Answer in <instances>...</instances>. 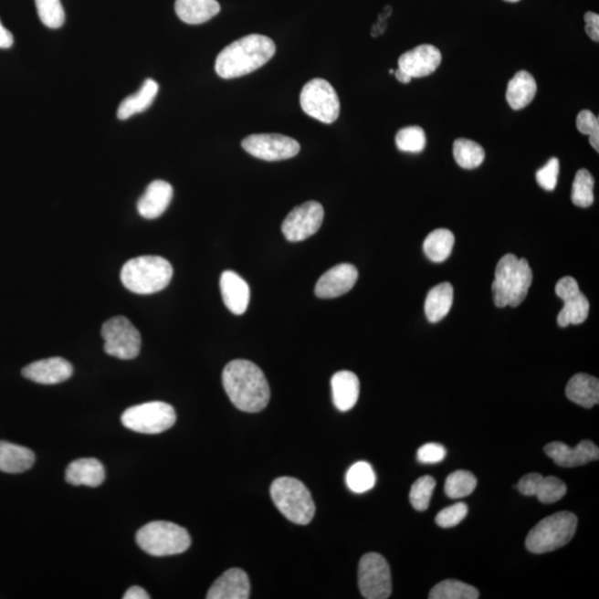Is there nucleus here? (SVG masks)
Masks as SVG:
<instances>
[{
    "instance_id": "obj_1",
    "label": "nucleus",
    "mask_w": 599,
    "mask_h": 599,
    "mask_svg": "<svg viewBox=\"0 0 599 599\" xmlns=\"http://www.w3.org/2000/svg\"><path fill=\"white\" fill-rule=\"evenodd\" d=\"M222 384L230 401L241 411L260 412L270 401V386L266 375L250 361L235 360L226 364Z\"/></svg>"
},
{
    "instance_id": "obj_2",
    "label": "nucleus",
    "mask_w": 599,
    "mask_h": 599,
    "mask_svg": "<svg viewBox=\"0 0 599 599\" xmlns=\"http://www.w3.org/2000/svg\"><path fill=\"white\" fill-rule=\"evenodd\" d=\"M276 54V44L267 36L247 35L226 46L216 57L215 72L221 79H235L251 74Z\"/></svg>"
},
{
    "instance_id": "obj_3",
    "label": "nucleus",
    "mask_w": 599,
    "mask_h": 599,
    "mask_svg": "<svg viewBox=\"0 0 599 599\" xmlns=\"http://www.w3.org/2000/svg\"><path fill=\"white\" fill-rule=\"evenodd\" d=\"M173 276L170 262L163 257L142 256L133 257L123 265L121 278L129 291L137 294H152L168 287Z\"/></svg>"
},
{
    "instance_id": "obj_4",
    "label": "nucleus",
    "mask_w": 599,
    "mask_h": 599,
    "mask_svg": "<svg viewBox=\"0 0 599 599\" xmlns=\"http://www.w3.org/2000/svg\"><path fill=\"white\" fill-rule=\"evenodd\" d=\"M271 499L292 523L307 525L316 514V504L306 485L293 478H278L271 485Z\"/></svg>"
},
{
    "instance_id": "obj_5",
    "label": "nucleus",
    "mask_w": 599,
    "mask_h": 599,
    "mask_svg": "<svg viewBox=\"0 0 599 599\" xmlns=\"http://www.w3.org/2000/svg\"><path fill=\"white\" fill-rule=\"evenodd\" d=\"M137 544L156 557L182 554L191 545L188 531L170 521H152L138 531Z\"/></svg>"
},
{
    "instance_id": "obj_6",
    "label": "nucleus",
    "mask_w": 599,
    "mask_h": 599,
    "mask_svg": "<svg viewBox=\"0 0 599 599\" xmlns=\"http://www.w3.org/2000/svg\"><path fill=\"white\" fill-rule=\"evenodd\" d=\"M577 516L559 512L541 520L526 537V549L534 554H544L567 545L577 530Z\"/></svg>"
},
{
    "instance_id": "obj_7",
    "label": "nucleus",
    "mask_w": 599,
    "mask_h": 599,
    "mask_svg": "<svg viewBox=\"0 0 599 599\" xmlns=\"http://www.w3.org/2000/svg\"><path fill=\"white\" fill-rule=\"evenodd\" d=\"M177 415L173 407L160 401L129 407L121 415L123 426L142 434L163 433L173 427Z\"/></svg>"
},
{
    "instance_id": "obj_8",
    "label": "nucleus",
    "mask_w": 599,
    "mask_h": 599,
    "mask_svg": "<svg viewBox=\"0 0 599 599\" xmlns=\"http://www.w3.org/2000/svg\"><path fill=\"white\" fill-rule=\"evenodd\" d=\"M105 352L121 360H132L141 353L142 335L125 317H115L102 325Z\"/></svg>"
},
{
    "instance_id": "obj_9",
    "label": "nucleus",
    "mask_w": 599,
    "mask_h": 599,
    "mask_svg": "<svg viewBox=\"0 0 599 599\" xmlns=\"http://www.w3.org/2000/svg\"><path fill=\"white\" fill-rule=\"evenodd\" d=\"M300 103L308 116L323 123H333L340 115V100L329 81L316 79L303 87Z\"/></svg>"
},
{
    "instance_id": "obj_10",
    "label": "nucleus",
    "mask_w": 599,
    "mask_h": 599,
    "mask_svg": "<svg viewBox=\"0 0 599 599\" xmlns=\"http://www.w3.org/2000/svg\"><path fill=\"white\" fill-rule=\"evenodd\" d=\"M359 588L366 599H386L392 594L389 564L378 552H368L360 561Z\"/></svg>"
},
{
    "instance_id": "obj_11",
    "label": "nucleus",
    "mask_w": 599,
    "mask_h": 599,
    "mask_svg": "<svg viewBox=\"0 0 599 599\" xmlns=\"http://www.w3.org/2000/svg\"><path fill=\"white\" fill-rule=\"evenodd\" d=\"M242 148L251 156L265 162H280L296 157L301 149L296 139L278 133L251 134L244 139Z\"/></svg>"
},
{
    "instance_id": "obj_12",
    "label": "nucleus",
    "mask_w": 599,
    "mask_h": 599,
    "mask_svg": "<svg viewBox=\"0 0 599 599\" xmlns=\"http://www.w3.org/2000/svg\"><path fill=\"white\" fill-rule=\"evenodd\" d=\"M324 209L317 201H308L294 208L282 224V234L288 241L300 242L316 235L321 228Z\"/></svg>"
},
{
    "instance_id": "obj_13",
    "label": "nucleus",
    "mask_w": 599,
    "mask_h": 599,
    "mask_svg": "<svg viewBox=\"0 0 599 599\" xmlns=\"http://www.w3.org/2000/svg\"><path fill=\"white\" fill-rule=\"evenodd\" d=\"M555 292L557 297L564 301V308L557 317L560 327L566 328L571 324H582L585 322L590 312V302L580 290L574 278L565 277L556 284Z\"/></svg>"
},
{
    "instance_id": "obj_14",
    "label": "nucleus",
    "mask_w": 599,
    "mask_h": 599,
    "mask_svg": "<svg viewBox=\"0 0 599 599\" xmlns=\"http://www.w3.org/2000/svg\"><path fill=\"white\" fill-rule=\"evenodd\" d=\"M359 272L350 263H341L325 272L316 284V296L320 299H333L343 296L355 286Z\"/></svg>"
},
{
    "instance_id": "obj_15",
    "label": "nucleus",
    "mask_w": 599,
    "mask_h": 599,
    "mask_svg": "<svg viewBox=\"0 0 599 599\" xmlns=\"http://www.w3.org/2000/svg\"><path fill=\"white\" fill-rule=\"evenodd\" d=\"M546 456L562 468L585 466L599 458V448L592 441H582L576 447L562 442H552L544 447Z\"/></svg>"
},
{
    "instance_id": "obj_16",
    "label": "nucleus",
    "mask_w": 599,
    "mask_h": 599,
    "mask_svg": "<svg viewBox=\"0 0 599 599\" xmlns=\"http://www.w3.org/2000/svg\"><path fill=\"white\" fill-rule=\"evenodd\" d=\"M442 63L441 51L432 45H421L399 58V68L411 79H423L433 74Z\"/></svg>"
},
{
    "instance_id": "obj_17",
    "label": "nucleus",
    "mask_w": 599,
    "mask_h": 599,
    "mask_svg": "<svg viewBox=\"0 0 599 599\" xmlns=\"http://www.w3.org/2000/svg\"><path fill=\"white\" fill-rule=\"evenodd\" d=\"M26 379L39 384H58L71 378L74 368L63 358H49L26 366L22 372Z\"/></svg>"
},
{
    "instance_id": "obj_18",
    "label": "nucleus",
    "mask_w": 599,
    "mask_h": 599,
    "mask_svg": "<svg viewBox=\"0 0 599 599\" xmlns=\"http://www.w3.org/2000/svg\"><path fill=\"white\" fill-rule=\"evenodd\" d=\"M173 197V185L163 180H156L148 185L137 204L139 215L144 219H157L168 209Z\"/></svg>"
},
{
    "instance_id": "obj_19",
    "label": "nucleus",
    "mask_w": 599,
    "mask_h": 599,
    "mask_svg": "<svg viewBox=\"0 0 599 599\" xmlns=\"http://www.w3.org/2000/svg\"><path fill=\"white\" fill-rule=\"evenodd\" d=\"M222 299L236 316L247 311L250 302V288L244 278L234 271H225L220 278Z\"/></svg>"
},
{
    "instance_id": "obj_20",
    "label": "nucleus",
    "mask_w": 599,
    "mask_h": 599,
    "mask_svg": "<svg viewBox=\"0 0 599 599\" xmlns=\"http://www.w3.org/2000/svg\"><path fill=\"white\" fill-rule=\"evenodd\" d=\"M250 597V582L246 572L231 568L210 587L208 599H247Z\"/></svg>"
},
{
    "instance_id": "obj_21",
    "label": "nucleus",
    "mask_w": 599,
    "mask_h": 599,
    "mask_svg": "<svg viewBox=\"0 0 599 599\" xmlns=\"http://www.w3.org/2000/svg\"><path fill=\"white\" fill-rule=\"evenodd\" d=\"M105 478V468L96 458L76 459L66 469V481L75 487L98 488Z\"/></svg>"
},
{
    "instance_id": "obj_22",
    "label": "nucleus",
    "mask_w": 599,
    "mask_h": 599,
    "mask_svg": "<svg viewBox=\"0 0 599 599\" xmlns=\"http://www.w3.org/2000/svg\"><path fill=\"white\" fill-rule=\"evenodd\" d=\"M519 257L512 253L506 255L495 268V280L492 284L494 304L498 308L509 306L510 288L519 267Z\"/></svg>"
},
{
    "instance_id": "obj_23",
    "label": "nucleus",
    "mask_w": 599,
    "mask_h": 599,
    "mask_svg": "<svg viewBox=\"0 0 599 599\" xmlns=\"http://www.w3.org/2000/svg\"><path fill=\"white\" fill-rule=\"evenodd\" d=\"M331 387L335 407L341 412L353 409L360 394L358 376L353 372L340 371L332 376Z\"/></svg>"
},
{
    "instance_id": "obj_24",
    "label": "nucleus",
    "mask_w": 599,
    "mask_h": 599,
    "mask_svg": "<svg viewBox=\"0 0 599 599\" xmlns=\"http://www.w3.org/2000/svg\"><path fill=\"white\" fill-rule=\"evenodd\" d=\"M174 10L180 20L189 25H200L220 13L216 0H175Z\"/></svg>"
},
{
    "instance_id": "obj_25",
    "label": "nucleus",
    "mask_w": 599,
    "mask_h": 599,
    "mask_svg": "<svg viewBox=\"0 0 599 599\" xmlns=\"http://www.w3.org/2000/svg\"><path fill=\"white\" fill-rule=\"evenodd\" d=\"M566 396L576 405L591 409L599 403L598 379L585 373L573 376L566 386Z\"/></svg>"
},
{
    "instance_id": "obj_26",
    "label": "nucleus",
    "mask_w": 599,
    "mask_h": 599,
    "mask_svg": "<svg viewBox=\"0 0 599 599\" xmlns=\"http://www.w3.org/2000/svg\"><path fill=\"white\" fill-rule=\"evenodd\" d=\"M35 459L32 449L0 441V471L10 474L28 471L33 468Z\"/></svg>"
},
{
    "instance_id": "obj_27",
    "label": "nucleus",
    "mask_w": 599,
    "mask_h": 599,
    "mask_svg": "<svg viewBox=\"0 0 599 599\" xmlns=\"http://www.w3.org/2000/svg\"><path fill=\"white\" fill-rule=\"evenodd\" d=\"M537 91L534 77L530 72L521 70L509 82L506 100L514 110H523L533 101Z\"/></svg>"
},
{
    "instance_id": "obj_28",
    "label": "nucleus",
    "mask_w": 599,
    "mask_h": 599,
    "mask_svg": "<svg viewBox=\"0 0 599 599\" xmlns=\"http://www.w3.org/2000/svg\"><path fill=\"white\" fill-rule=\"evenodd\" d=\"M159 85L157 81L147 79L143 82L141 90L132 96H129L118 108L117 117L121 121H127L137 113L147 110L152 105L158 95Z\"/></svg>"
},
{
    "instance_id": "obj_29",
    "label": "nucleus",
    "mask_w": 599,
    "mask_h": 599,
    "mask_svg": "<svg viewBox=\"0 0 599 599\" xmlns=\"http://www.w3.org/2000/svg\"><path fill=\"white\" fill-rule=\"evenodd\" d=\"M454 290L451 283L443 282L431 289L426 300V314L431 323L440 322L452 308Z\"/></svg>"
},
{
    "instance_id": "obj_30",
    "label": "nucleus",
    "mask_w": 599,
    "mask_h": 599,
    "mask_svg": "<svg viewBox=\"0 0 599 599\" xmlns=\"http://www.w3.org/2000/svg\"><path fill=\"white\" fill-rule=\"evenodd\" d=\"M456 237L447 229H437L431 232L425 241V252L432 262L441 263L447 259L453 251Z\"/></svg>"
},
{
    "instance_id": "obj_31",
    "label": "nucleus",
    "mask_w": 599,
    "mask_h": 599,
    "mask_svg": "<svg viewBox=\"0 0 599 599\" xmlns=\"http://www.w3.org/2000/svg\"><path fill=\"white\" fill-rule=\"evenodd\" d=\"M453 154L457 163L463 169H475L484 162L485 152L481 144L459 138L453 144Z\"/></svg>"
},
{
    "instance_id": "obj_32",
    "label": "nucleus",
    "mask_w": 599,
    "mask_h": 599,
    "mask_svg": "<svg viewBox=\"0 0 599 599\" xmlns=\"http://www.w3.org/2000/svg\"><path fill=\"white\" fill-rule=\"evenodd\" d=\"M479 592L468 583L447 580L433 587L428 595L430 599H478Z\"/></svg>"
},
{
    "instance_id": "obj_33",
    "label": "nucleus",
    "mask_w": 599,
    "mask_h": 599,
    "mask_svg": "<svg viewBox=\"0 0 599 599\" xmlns=\"http://www.w3.org/2000/svg\"><path fill=\"white\" fill-rule=\"evenodd\" d=\"M477 485L478 479L473 473L459 469L448 475L444 485V492L449 499L467 498L474 492Z\"/></svg>"
},
{
    "instance_id": "obj_34",
    "label": "nucleus",
    "mask_w": 599,
    "mask_h": 599,
    "mask_svg": "<svg viewBox=\"0 0 599 599\" xmlns=\"http://www.w3.org/2000/svg\"><path fill=\"white\" fill-rule=\"evenodd\" d=\"M348 488L356 494H363L374 488L376 482L373 468L368 462H358L350 468L345 477Z\"/></svg>"
},
{
    "instance_id": "obj_35",
    "label": "nucleus",
    "mask_w": 599,
    "mask_h": 599,
    "mask_svg": "<svg viewBox=\"0 0 599 599\" xmlns=\"http://www.w3.org/2000/svg\"><path fill=\"white\" fill-rule=\"evenodd\" d=\"M531 282H533V271H531L529 261L520 259L518 271H516L512 288H510V307H519L520 303L524 302Z\"/></svg>"
},
{
    "instance_id": "obj_36",
    "label": "nucleus",
    "mask_w": 599,
    "mask_h": 599,
    "mask_svg": "<svg viewBox=\"0 0 599 599\" xmlns=\"http://www.w3.org/2000/svg\"><path fill=\"white\" fill-rule=\"evenodd\" d=\"M595 180L586 169L578 170L572 188V201L581 208H588L594 203Z\"/></svg>"
},
{
    "instance_id": "obj_37",
    "label": "nucleus",
    "mask_w": 599,
    "mask_h": 599,
    "mask_svg": "<svg viewBox=\"0 0 599 599\" xmlns=\"http://www.w3.org/2000/svg\"><path fill=\"white\" fill-rule=\"evenodd\" d=\"M395 143L401 152H421L426 146V134L421 127L403 128L396 133Z\"/></svg>"
},
{
    "instance_id": "obj_38",
    "label": "nucleus",
    "mask_w": 599,
    "mask_h": 599,
    "mask_svg": "<svg viewBox=\"0 0 599 599\" xmlns=\"http://www.w3.org/2000/svg\"><path fill=\"white\" fill-rule=\"evenodd\" d=\"M436 478L426 475L417 478L415 483L412 485L410 492V500L413 508L418 512H425L430 505L434 489H436Z\"/></svg>"
},
{
    "instance_id": "obj_39",
    "label": "nucleus",
    "mask_w": 599,
    "mask_h": 599,
    "mask_svg": "<svg viewBox=\"0 0 599 599\" xmlns=\"http://www.w3.org/2000/svg\"><path fill=\"white\" fill-rule=\"evenodd\" d=\"M38 16L48 28H60L65 23V10L60 0H35Z\"/></svg>"
},
{
    "instance_id": "obj_40",
    "label": "nucleus",
    "mask_w": 599,
    "mask_h": 599,
    "mask_svg": "<svg viewBox=\"0 0 599 599\" xmlns=\"http://www.w3.org/2000/svg\"><path fill=\"white\" fill-rule=\"evenodd\" d=\"M567 487L559 478L546 477L541 479L535 497L541 503L552 504L565 497Z\"/></svg>"
},
{
    "instance_id": "obj_41",
    "label": "nucleus",
    "mask_w": 599,
    "mask_h": 599,
    "mask_svg": "<svg viewBox=\"0 0 599 599\" xmlns=\"http://www.w3.org/2000/svg\"><path fill=\"white\" fill-rule=\"evenodd\" d=\"M576 127L578 131L590 136V143L599 152V121L598 117L594 115L591 110H582L576 118Z\"/></svg>"
},
{
    "instance_id": "obj_42",
    "label": "nucleus",
    "mask_w": 599,
    "mask_h": 599,
    "mask_svg": "<svg viewBox=\"0 0 599 599\" xmlns=\"http://www.w3.org/2000/svg\"><path fill=\"white\" fill-rule=\"evenodd\" d=\"M468 508L466 503H457L441 510L436 515V523L443 529L454 528L467 518Z\"/></svg>"
},
{
    "instance_id": "obj_43",
    "label": "nucleus",
    "mask_w": 599,
    "mask_h": 599,
    "mask_svg": "<svg viewBox=\"0 0 599 599\" xmlns=\"http://www.w3.org/2000/svg\"><path fill=\"white\" fill-rule=\"evenodd\" d=\"M559 174L560 160L557 158H552L543 168L536 173L537 184L546 191H552L556 188Z\"/></svg>"
},
{
    "instance_id": "obj_44",
    "label": "nucleus",
    "mask_w": 599,
    "mask_h": 599,
    "mask_svg": "<svg viewBox=\"0 0 599 599\" xmlns=\"http://www.w3.org/2000/svg\"><path fill=\"white\" fill-rule=\"evenodd\" d=\"M447 457V449L438 443H427L417 449L418 462L436 464L443 461Z\"/></svg>"
},
{
    "instance_id": "obj_45",
    "label": "nucleus",
    "mask_w": 599,
    "mask_h": 599,
    "mask_svg": "<svg viewBox=\"0 0 599 599\" xmlns=\"http://www.w3.org/2000/svg\"><path fill=\"white\" fill-rule=\"evenodd\" d=\"M541 478H543V475L540 473L525 475V477L520 479L518 485H516V489H518L519 492L523 494L524 497H535L537 488H539Z\"/></svg>"
},
{
    "instance_id": "obj_46",
    "label": "nucleus",
    "mask_w": 599,
    "mask_h": 599,
    "mask_svg": "<svg viewBox=\"0 0 599 599\" xmlns=\"http://www.w3.org/2000/svg\"><path fill=\"white\" fill-rule=\"evenodd\" d=\"M583 19H585V23H586L585 30H586V34L588 35V37L595 41V43H598L599 41L598 14L593 12H587L585 14V16H583Z\"/></svg>"
},
{
    "instance_id": "obj_47",
    "label": "nucleus",
    "mask_w": 599,
    "mask_h": 599,
    "mask_svg": "<svg viewBox=\"0 0 599 599\" xmlns=\"http://www.w3.org/2000/svg\"><path fill=\"white\" fill-rule=\"evenodd\" d=\"M14 44V36L8 29L5 28L0 22V48L7 49Z\"/></svg>"
},
{
    "instance_id": "obj_48",
    "label": "nucleus",
    "mask_w": 599,
    "mask_h": 599,
    "mask_svg": "<svg viewBox=\"0 0 599 599\" xmlns=\"http://www.w3.org/2000/svg\"><path fill=\"white\" fill-rule=\"evenodd\" d=\"M123 599H149V594L141 586H132L125 593Z\"/></svg>"
},
{
    "instance_id": "obj_49",
    "label": "nucleus",
    "mask_w": 599,
    "mask_h": 599,
    "mask_svg": "<svg viewBox=\"0 0 599 599\" xmlns=\"http://www.w3.org/2000/svg\"><path fill=\"white\" fill-rule=\"evenodd\" d=\"M396 79L402 82V84H409L412 80L411 77L406 74L405 71L401 70L400 68L394 71Z\"/></svg>"
},
{
    "instance_id": "obj_50",
    "label": "nucleus",
    "mask_w": 599,
    "mask_h": 599,
    "mask_svg": "<svg viewBox=\"0 0 599 599\" xmlns=\"http://www.w3.org/2000/svg\"><path fill=\"white\" fill-rule=\"evenodd\" d=\"M504 2H508V3H518V2H520V0H504Z\"/></svg>"
}]
</instances>
